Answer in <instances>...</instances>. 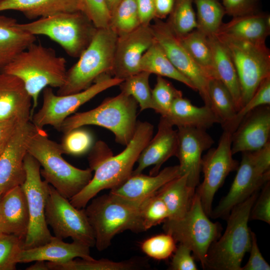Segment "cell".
<instances>
[{"instance_id":"obj_21","label":"cell","mask_w":270,"mask_h":270,"mask_svg":"<svg viewBox=\"0 0 270 270\" xmlns=\"http://www.w3.org/2000/svg\"><path fill=\"white\" fill-rule=\"evenodd\" d=\"M164 117L160 116L158 131L142 150L138 159V166L132 174L142 173L153 166L150 174H158L162 166L170 158L176 156L178 148V133Z\"/></svg>"},{"instance_id":"obj_31","label":"cell","mask_w":270,"mask_h":270,"mask_svg":"<svg viewBox=\"0 0 270 270\" xmlns=\"http://www.w3.org/2000/svg\"><path fill=\"white\" fill-rule=\"evenodd\" d=\"M164 203L168 213V220L183 217L191 206L196 188L187 184L186 175L179 176L163 186L157 192Z\"/></svg>"},{"instance_id":"obj_6","label":"cell","mask_w":270,"mask_h":270,"mask_svg":"<svg viewBox=\"0 0 270 270\" xmlns=\"http://www.w3.org/2000/svg\"><path fill=\"white\" fill-rule=\"evenodd\" d=\"M138 104L132 96L120 92L105 99L94 109L68 116L62 123L60 132L64 134L85 126H98L109 130L118 144L126 146L136 130Z\"/></svg>"},{"instance_id":"obj_54","label":"cell","mask_w":270,"mask_h":270,"mask_svg":"<svg viewBox=\"0 0 270 270\" xmlns=\"http://www.w3.org/2000/svg\"><path fill=\"white\" fill-rule=\"evenodd\" d=\"M35 263L26 268V270H49L46 262L36 260Z\"/></svg>"},{"instance_id":"obj_1","label":"cell","mask_w":270,"mask_h":270,"mask_svg":"<svg viewBox=\"0 0 270 270\" xmlns=\"http://www.w3.org/2000/svg\"><path fill=\"white\" fill-rule=\"evenodd\" d=\"M66 60L53 48L35 42L18 54L2 72L20 78L32 98V115L46 87L60 88L66 74Z\"/></svg>"},{"instance_id":"obj_46","label":"cell","mask_w":270,"mask_h":270,"mask_svg":"<svg viewBox=\"0 0 270 270\" xmlns=\"http://www.w3.org/2000/svg\"><path fill=\"white\" fill-rule=\"evenodd\" d=\"M82 12L97 28L109 26L110 14L106 0H82Z\"/></svg>"},{"instance_id":"obj_30","label":"cell","mask_w":270,"mask_h":270,"mask_svg":"<svg viewBox=\"0 0 270 270\" xmlns=\"http://www.w3.org/2000/svg\"><path fill=\"white\" fill-rule=\"evenodd\" d=\"M36 40L14 18L0 15V72L20 52Z\"/></svg>"},{"instance_id":"obj_47","label":"cell","mask_w":270,"mask_h":270,"mask_svg":"<svg viewBox=\"0 0 270 270\" xmlns=\"http://www.w3.org/2000/svg\"><path fill=\"white\" fill-rule=\"evenodd\" d=\"M251 208L249 220H258L270 224V182L263 186Z\"/></svg>"},{"instance_id":"obj_50","label":"cell","mask_w":270,"mask_h":270,"mask_svg":"<svg viewBox=\"0 0 270 270\" xmlns=\"http://www.w3.org/2000/svg\"><path fill=\"white\" fill-rule=\"evenodd\" d=\"M251 246L250 258L241 270H270V266L262 256L258 248L256 234L250 230Z\"/></svg>"},{"instance_id":"obj_18","label":"cell","mask_w":270,"mask_h":270,"mask_svg":"<svg viewBox=\"0 0 270 270\" xmlns=\"http://www.w3.org/2000/svg\"><path fill=\"white\" fill-rule=\"evenodd\" d=\"M154 40L150 24H140L130 32L118 36L112 76L124 80L140 72V60Z\"/></svg>"},{"instance_id":"obj_4","label":"cell","mask_w":270,"mask_h":270,"mask_svg":"<svg viewBox=\"0 0 270 270\" xmlns=\"http://www.w3.org/2000/svg\"><path fill=\"white\" fill-rule=\"evenodd\" d=\"M258 196V192H254L232 209L224 234L212 244L208 250L204 269L241 270L243 258L250 248L248 222Z\"/></svg>"},{"instance_id":"obj_38","label":"cell","mask_w":270,"mask_h":270,"mask_svg":"<svg viewBox=\"0 0 270 270\" xmlns=\"http://www.w3.org/2000/svg\"><path fill=\"white\" fill-rule=\"evenodd\" d=\"M151 74L140 72L123 80L120 84L121 92L132 96L137 102L140 110L154 108L152 90L149 84Z\"/></svg>"},{"instance_id":"obj_22","label":"cell","mask_w":270,"mask_h":270,"mask_svg":"<svg viewBox=\"0 0 270 270\" xmlns=\"http://www.w3.org/2000/svg\"><path fill=\"white\" fill-rule=\"evenodd\" d=\"M32 98L17 76L0 72V121L31 120Z\"/></svg>"},{"instance_id":"obj_28","label":"cell","mask_w":270,"mask_h":270,"mask_svg":"<svg viewBox=\"0 0 270 270\" xmlns=\"http://www.w3.org/2000/svg\"><path fill=\"white\" fill-rule=\"evenodd\" d=\"M164 117V116H163ZM173 126L208 130L220 120L212 109L206 105L197 106L183 96L173 102L164 117Z\"/></svg>"},{"instance_id":"obj_10","label":"cell","mask_w":270,"mask_h":270,"mask_svg":"<svg viewBox=\"0 0 270 270\" xmlns=\"http://www.w3.org/2000/svg\"><path fill=\"white\" fill-rule=\"evenodd\" d=\"M163 223L164 232L176 242L188 247L204 269L208 250L220 236L222 228L208 218L196 192L191 206L183 217L167 219Z\"/></svg>"},{"instance_id":"obj_19","label":"cell","mask_w":270,"mask_h":270,"mask_svg":"<svg viewBox=\"0 0 270 270\" xmlns=\"http://www.w3.org/2000/svg\"><path fill=\"white\" fill-rule=\"evenodd\" d=\"M178 148L176 156L179 161L180 176L186 175L187 184L196 188L199 184L202 152L214 143L206 130L178 127Z\"/></svg>"},{"instance_id":"obj_40","label":"cell","mask_w":270,"mask_h":270,"mask_svg":"<svg viewBox=\"0 0 270 270\" xmlns=\"http://www.w3.org/2000/svg\"><path fill=\"white\" fill-rule=\"evenodd\" d=\"M139 216L142 232L164 222L168 218V213L164 203L156 192L142 202Z\"/></svg>"},{"instance_id":"obj_55","label":"cell","mask_w":270,"mask_h":270,"mask_svg":"<svg viewBox=\"0 0 270 270\" xmlns=\"http://www.w3.org/2000/svg\"><path fill=\"white\" fill-rule=\"evenodd\" d=\"M106 1L111 16V14L114 12L121 0H106Z\"/></svg>"},{"instance_id":"obj_35","label":"cell","mask_w":270,"mask_h":270,"mask_svg":"<svg viewBox=\"0 0 270 270\" xmlns=\"http://www.w3.org/2000/svg\"><path fill=\"white\" fill-rule=\"evenodd\" d=\"M49 270H132L139 269L142 264L138 261L129 260L114 262L107 259L81 258L63 263L46 262Z\"/></svg>"},{"instance_id":"obj_20","label":"cell","mask_w":270,"mask_h":270,"mask_svg":"<svg viewBox=\"0 0 270 270\" xmlns=\"http://www.w3.org/2000/svg\"><path fill=\"white\" fill-rule=\"evenodd\" d=\"M270 106H260L246 114L232 134V152H253L270 142Z\"/></svg>"},{"instance_id":"obj_25","label":"cell","mask_w":270,"mask_h":270,"mask_svg":"<svg viewBox=\"0 0 270 270\" xmlns=\"http://www.w3.org/2000/svg\"><path fill=\"white\" fill-rule=\"evenodd\" d=\"M90 247L78 242H65L63 240L52 236L50 240L42 246L24 249L18 262L28 263L36 260L63 263L79 258L91 259Z\"/></svg>"},{"instance_id":"obj_34","label":"cell","mask_w":270,"mask_h":270,"mask_svg":"<svg viewBox=\"0 0 270 270\" xmlns=\"http://www.w3.org/2000/svg\"><path fill=\"white\" fill-rule=\"evenodd\" d=\"M208 91L210 107L223 128L232 120L237 112L234 98L226 87L217 78L209 80Z\"/></svg>"},{"instance_id":"obj_53","label":"cell","mask_w":270,"mask_h":270,"mask_svg":"<svg viewBox=\"0 0 270 270\" xmlns=\"http://www.w3.org/2000/svg\"><path fill=\"white\" fill-rule=\"evenodd\" d=\"M20 122L17 121H0V142L7 141Z\"/></svg>"},{"instance_id":"obj_57","label":"cell","mask_w":270,"mask_h":270,"mask_svg":"<svg viewBox=\"0 0 270 270\" xmlns=\"http://www.w3.org/2000/svg\"><path fill=\"white\" fill-rule=\"evenodd\" d=\"M1 197L2 196H0V200H1Z\"/></svg>"},{"instance_id":"obj_11","label":"cell","mask_w":270,"mask_h":270,"mask_svg":"<svg viewBox=\"0 0 270 270\" xmlns=\"http://www.w3.org/2000/svg\"><path fill=\"white\" fill-rule=\"evenodd\" d=\"M216 35L226 45L235 66L240 84L242 107L261 82L270 76V50L265 43H252L222 34Z\"/></svg>"},{"instance_id":"obj_8","label":"cell","mask_w":270,"mask_h":270,"mask_svg":"<svg viewBox=\"0 0 270 270\" xmlns=\"http://www.w3.org/2000/svg\"><path fill=\"white\" fill-rule=\"evenodd\" d=\"M18 26L34 36H46L73 58L80 56L98 29L81 11L60 13L28 23H18Z\"/></svg>"},{"instance_id":"obj_42","label":"cell","mask_w":270,"mask_h":270,"mask_svg":"<svg viewBox=\"0 0 270 270\" xmlns=\"http://www.w3.org/2000/svg\"><path fill=\"white\" fill-rule=\"evenodd\" d=\"M154 110L165 117L176 98L182 96V92L162 76H158L156 84L152 90Z\"/></svg>"},{"instance_id":"obj_43","label":"cell","mask_w":270,"mask_h":270,"mask_svg":"<svg viewBox=\"0 0 270 270\" xmlns=\"http://www.w3.org/2000/svg\"><path fill=\"white\" fill-rule=\"evenodd\" d=\"M24 240L14 235L0 233V270H14Z\"/></svg>"},{"instance_id":"obj_56","label":"cell","mask_w":270,"mask_h":270,"mask_svg":"<svg viewBox=\"0 0 270 270\" xmlns=\"http://www.w3.org/2000/svg\"><path fill=\"white\" fill-rule=\"evenodd\" d=\"M6 142H0V155L2 153V152L3 150V149L5 146V144H6Z\"/></svg>"},{"instance_id":"obj_16","label":"cell","mask_w":270,"mask_h":270,"mask_svg":"<svg viewBox=\"0 0 270 270\" xmlns=\"http://www.w3.org/2000/svg\"><path fill=\"white\" fill-rule=\"evenodd\" d=\"M36 128L31 120L22 122L6 141L0 155V196L24 182V160Z\"/></svg>"},{"instance_id":"obj_26","label":"cell","mask_w":270,"mask_h":270,"mask_svg":"<svg viewBox=\"0 0 270 270\" xmlns=\"http://www.w3.org/2000/svg\"><path fill=\"white\" fill-rule=\"evenodd\" d=\"M218 34L252 43H265L270 34V14L258 12L232 18L222 24Z\"/></svg>"},{"instance_id":"obj_17","label":"cell","mask_w":270,"mask_h":270,"mask_svg":"<svg viewBox=\"0 0 270 270\" xmlns=\"http://www.w3.org/2000/svg\"><path fill=\"white\" fill-rule=\"evenodd\" d=\"M154 20L150 26L155 40L161 45L174 67L194 84L204 105L210 107L208 91L210 78L193 60L166 22L158 18Z\"/></svg>"},{"instance_id":"obj_37","label":"cell","mask_w":270,"mask_h":270,"mask_svg":"<svg viewBox=\"0 0 270 270\" xmlns=\"http://www.w3.org/2000/svg\"><path fill=\"white\" fill-rule=\"evenodd\" d=\"M194 0H174L172 8L166 22L177 37L196 28L197 23L193 8Z\"/></svg>"},{"instance_id":"obj_58","label":"cell","mask_w":270,"mask_h":270,"mask_svg":"<svg viewBox=\"0 0 270 270\" xmlns=\"http://www.w3.org/2000/svg\"></svg>"},{"instance_id":"obj_3","label":"cell","mask_w":270,"mask_h":270,"mask_svg":"<svg viewBox=\"0 0 270 270\" xmlns=\"http://www.w3.org/2000/svg\"><path fill=\"white\" fill-rule=\"evenodd\" d=\"M28 153L40 164L41 176L62 196L70 200L90 182L92 170L77 168L62 157L60 144L50 140L43 128H38L28 146Z\"/></svg>"},{"instance_id":"obj_13","label":"cell","mask_w":270,"mask_h":270,"mask_svg":"<svg viewBox=\"0 0 270 270\" xmlns=\"http://www.w3.org/2000/svg\"><path fill=\"white\" fill-rule=\"evenodd\" d=\"M26 178L21 186L25 194L29 214V224L24 249L48 242L52 236L45 217V208L50 184L40 175V165L28 153L24 160Z\"/></svg>"},{"instance_id":"obj_23","label":"cell","mask_w":270,"mask_h":270,"mask_svg":"<svg viewBox=\"0 0 270 270\" xmlns=\"http://www.w3.org/2000/svg\"><path fill=\"white\" fill-rule=\"evenodd\" d=\"M180 176L178 165L166 167L154 176L131 174L110 193L126 200L140 204L166 183Z\"/></svg>"},{"instance_id":"obj_7","label":"cell","mask_w":270,"mask_h":270,"mask_svg":"<svg viewBox=\"0 0 270 270\" xmlns=\"http://www.w3.org/2000/svg\"><path fill=\"white\" fill-rule=\"evenodd\" d=\"M118 36L110 26L98 28L78 62L67 70L65 81L56 94L80 92L90 86L101 75H111Z\"/></svg>"},{"instance_id":"obj_49","label":"cell","mask_w":270,"mask_h":270,"mask_svg":"<svg viewBox=\"0 0 270 270\" xmlns=\"http://www.w3.org/2000/svg\"><path fill=\"white\" fill-rule=\"evenodd\" d=\"M191 250L186 246L180 244L176 248L170 264L171 270H196L194 256L191 255Z\"/></svg>"},{"instance_id":"obj_51","label":"cell","mask_w":270,"mask_h":270,"mask_svg":"<svg viewBox=\"0 0 270 270\" xmlns=\"http://www.w3.org/2000/svg\"><path fill=\"white\" fill-rule=\"evenodd\" d=\"M136 4L140 24H150L155 18L154 0H136Z\"/></svg>"},{"instance_id":"obj_39","label":"cell","mask_w":270,"mask_h":270,"mask_svg":"<svg viewBox=\"0 0 270 270\" xmlns=\"http://www.w3.org/2000/svg\"><path fill=\"white\" fill-rule=\"evenodd\" d=\"M140 24L136 0H121L111 14L109 26L120 36Z\"/></svg>"},{"instance_id":"obj_44","label":"cell","mask_w":270,"mask_h":270,"mask_svg":"<svg viewBox=\"0 0 270 270\" xmlns=\"http://www.w3.org/2000/svg\"><path fill=\"white\" fill-rule=\"evenodd\" d=\"M60 144L64 154L80 156L91 149L93 137L88 130L76 128L64 133Z\"/></svg>"},{"instance_id":"obj_52","label":"cell","mask_w":270,"mask_h":270,"mask_svg":"<svg viewBox=\"0 0 270 270\" xmlns=\"http://www.w3.org/2000/svg\"><path fill=\"white\" fill-rule=\"evenodd\" d=\"M174 0H154L155 18L162 20L170 14Z\"/></svg>"},{"instance_id":"obj_29","label":"cell","mask_w":270,"mask_h":270,"mask_svg":"<svg viewBox=\"0 0 270 270\" xmlns=\"http://www.w3.org/2000/svg\"><path fill=\"white\" fill-rule=\"evenodd\" d=\"M212 50L216 78L230 92L237 110L242 107L240 84L236 69L224 44L216 35L208 36Z\"/></svg>"},{"instance_id":"obj_45","label":"cell","mask_w":270,"mask_h":270,"mask_svg":"<svg viewBox=\"0 0 270 270\" xmlns=\"http://www.w3.org/2000/svg\"><path fill=\"white\" fill-rule=\"evenodd\" d=\"M176 243L172 236L165 232L146 240L141 244L140 248L148 256L159 260H164L174 252Z\"/></svg>"},{"instance_id":"obj_41","label":"cell","mask_w":270,"mask_h":270,"mask_svg":"<svg viewBox=\"0 0 270 270\" xmlns=\"http://www.w3.org/2000/svg\"><path fill=\"white\" fill-rule=\"evenodd\" d=\"M270 104V76L261 82L250 99L236 112L232 120L222 128L223 130L232 134L246 114L260 106Z\"/></svg>"},{"instance_id":"obj_2","label":"cell","mask_w":270,"mask_h":270,"mask_svg":"<svg viewBox=\"0 0 270 270\" xmlns=\"http://www.w3.org/2000/svg\"><path fill=\"white\" fill-rule=\"evenodd\" d=\"M154 126L147 122H137L134 136L120 153L111 155L92 170L94 175L88 184L70 199L78 208H84L100 191L112 189L120 184L132 174L133 168L142 150L152 138Z\"/></svg>"},{"instance_id":"obj_9","label":"cell","mask_w":270,"mask_h":270,"mask_svg":"<svg viewBox=\"0 0 270 270\" xmlns=\"http://www.w3.org/2000/svg\"><path fill=\"white\" fill-rule=\"evenodd\" d=\"M242 153L236 174L227 194L212 210L214 218H228L232 209L262 187L270 178V142L260 150Z\"/></svg>"},{"instance_id":"obj_15","label":"cell","mask_w":270,"mask_h":270,"mask_svg":"<svg viewBox=\"0 0 270 270\" xmlns=\"http://www.w3.org/2000/svg\"><path fill=\"white\" fill-rule=\"evenodd\" d=\"M232 133L224 130L216 148H210L202 156L201 172L204 179L196 192L205 213L210 216L215 194L223 184L229 174L239 166L232 152Z\"/></svg>"},{"instance_id":"obj_48","label":"cell","mask_w":270,"mask_h":270,"mask_svg":"<svg viewBox=\"0 0 270 270\" xmlns=\"http://www.w3.org/2000/svg\"><path fill=\"white\" fill-rule=\"evenodd\" d=\"M257 0H222L226 14L232 18L258 12Z\"/></svg>"},{"instance_id":"obj_32","label":"cell","mask_w":270,"mask_h":270,"mask_svg":"<svg viewBox=\"0 0 270 270\" xmlns=\"http://www.w3.org/2000/svg\"><path fill=\"white\" fill-rule=\"evenodd\" d=\"M140 72L172 78L196 92L194 84L174 67L156 40L143 54L140 62Z\"/></svg>"},{"instance_id":"obj_36","label":"cell","mask_w":270,"mask_h":270,"mask_svg":"<svg viewBox=\"0 0 270 270\" xmlns=\"http://www.w3.org/2000/svg\"><path fill=\"white\" fill-rule=\"evenodd\" d=\"M196 8V29L208 36L216 34L226 12L218 0H194Z\"/></svg>"},{"instance_id":"obj_24","label":"cell","mask_w":270,"mask_h":270,"mask_svg":"<svg viewBox=\"0 0 270 270\" xmlns=\"http://www.w3.org/2000/svg\"><path fill=\"white\" fill-rule=\"evenodd\" d=\"M29 224L26 196L21 186L3 194L0 202V233L14 235L25 240Z\"/></svg>"},{"instance_id":"obj_5","label":"cell","mask_w":270,"mask_h":270,"mask_svg":"<svg viewBox=\"0 0 270 270\" xmlns=\"http://www.w3.org/2000/svg\"><path fill=\"white\" fill-rule=\"evenodd\" d=\"M140 204L124 200L109 193L96 198L84 208L99 251L107 248L114 236L124 231L142 232Z\"/></svg>"},{"instance_id":"obj_33","label":"cell","mask_w":270,"mask_h":270,"mask_svg":"<svg viewBox=\"0 0 270 270\" xmlns=\"http://www.w3.org/2000/svg\"><path fill=\"white\" fill-rule=\"evenodd\" d=\"M195 62L208 78H216L212 50L208 37L196 28L177 37Z\"/></svg>"},{"instance_id":"obj_14","label":"cell","mask_w":270,"mask_h":270,"mask_svg":"<svg viewBox=\"0 0 270 270\" xmlns=\"http://www.w3.org/2000/svg\"><path fill=\"white\" fill-rule=\"evenodd\" d=\"M46 220L54 236L73 241L90 248L95 246V238L84 208L74 206L50 184L45 208Z\"/></svg>"},{"instance_id":"obj_27","label":"cell","mask_w":270,"mask_h":270,"mask_svg":"<svg viewBox=\"0 0 270 270\" xmlns=\"http://www.w3.org/2000/svg\"><path fill=\"white\" fill-rule=\"evenodd\" d=\"M21 12L29 20L64 12H82V0H0V12Z\"/></svg>"},{"instance_id":"obj_12","label":"cell","mask_w":270,"mask_h":270,"mask_svg":"<svg viewBox=\"0 0 270 270\" xmlns=\"http://www.w3.org/2000/svg\"><path fill=\"white\" fill-rule=\"evenodd\" d=\"M123 80L104 74L86 89L63 96L55 94L51 87H46L42 90V104L32 115L31 121L38 128L50 126L60 132L64 120L74 114L81 106L106 89L120 85Z\"/></svg>"}]
</instances>
